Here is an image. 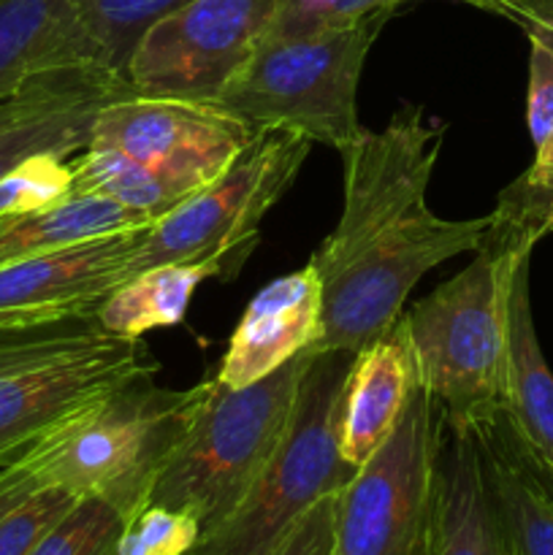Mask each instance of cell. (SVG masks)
<instances>
[{"label":"cell","mask_w":553,"mask_h":555,"mask_svg":"<svg viewBox=\"0 0 553 555\" xmlns=\"http://www.w3.org/2000/svg\"><path fill=\"white\" fill-rule=\"evenodd\" d=\"M152 225L146 217L95 195H68L43 209L0 215V269L90 238Z\"/></svg>","instance_id":"obj_21"},{"label":"cell","mask_w":553,"mask_h":555,"mask_svg":"<svg viewBox=\"0 0 553 555\" xmlns=\"http://www.w3.org/2000/svg\"><path fill=\"white\" fill-rule=\"evenodd\" d=\"M323 339V282L312 263L269 282L253 296L228 339L217 379L244 388L269 377Z\"/></svg>","instance_id":"obj_14"},{"label":"cell","mask_w":553,"mask_h":555,"mask_svg":"<svg viewBox=\"0 0 553 555\" xmlns=\"http://www.w3.org/2000/svg\"><path fill=\"white\" fill-rule=\"evenodd\" d=\"M437 406L415 385L394 434L336 493L334 555H412L432 524Z\"/></svg>","instance_id":"obj_9"},{"label":"cell","mask_w":553,"mask_h":555,"mask_svg":"<svg viewBox=\"0 0 553 555\" xmlns=\"http://www.w3.org/2000/svg\"><path fill=\"white\" fill-rule=\"evenodd\" d=\"M415 385V361L401 320L352 352L339 410V450L347 464L358 469L377 453L394 434Z\"/></svg>","instance_id":"obj_17"},{"label":"cell","mask_w":553,"mask_h":555,"mask_svg":"<svg viewBox=\"0 0 553 555\" xmlns=\"http://www.w3.org/2000/svg\"><path fill=\"white\" fill-rule=\"evenodd\" d=\"M461 3H470V5H477V9H486V11H493V14H502L504 3L507 0H461Z\"/></svg>","instance_id":"obj_34"},{"label":"cell","mask_w":553,"mask_h":555,"mask_svg":"<svg viewBox=\"0 0 553 555\" xmlns=\"http://www.w3.org/2000/svg\"><path fill=\"white\" fill-rule=\"evenodd\" d=\"M247 249L209 255L182 263H160L128 276L108 293L95 314L103 331L141 339L146 331L171 328L188 314L195 291L211 276H233L247 260Z\"/></svg>","instance_id":"obj_19"},{"label":"cell","mask_w":553,"mask_h":555,"mask_svg":"<svg viewBox=\"0 0 553 555\" xmlns=\"http://www.w3.org/2000/svg\"><path fill=\"white\" fill-rule=\"evenodd\" d=\"M103 52V63L125 76L141 36L188 0H70Z\"/></svg>","instance_id":"obj_23"},{"label":"cell","mask_w":553,"mask_h":555,"mask_svg":"<svg viewBox=\"0 0 553 555\" xmlns=\"http://www.w3.org/2000/svg\"><path fill=\"white\" fill-rule=\"evenodd\" d=\"M529 95H526V125L531 144L537 146L553 130V52L529 38Z\"/></svg>","instance_id":"obj_30"},{"label":"cell","mask_w":553,"mask_h":555,"mask_svg":"<svg viewBox=\"0 0 553 555\" xmlns=\"http://www.w3.org/2000/svg\"><path fill=\"white\" fill-rule=\"evenodd\" d=\"M309 146L312 141L296 130L258 128L247 150L220 177L152 222L144 247L133 260V274L150 266L236 249L253 253L260 220L296 182Z\"/></svg>","instance_id":"obj_8"},{"label":"cell","mask_w":553,"mask_h":555,"mask_svg":"<svg viewBox=\"0 0 553 555\" xmlns=\"http://www.w3.org/2000/svg\"><path fill=\"white\" fill-rule=\"evenodd\" d=\"M401 3L410 0H282L271 33H309L352 25L369 16H390Z\"/></svg>","instance_id":"obj_28"},{"label":"cell","mask_w":553,"mask_h":555,"mask_svg":"<svg viewBox=\"0 0 553 555\" xmlns=\"http://www.w3.org/2000/svg\"><path fill=\"white\" fill-rule=\"evenodd\" d=\"M201 540V526L182 509L146 504L123 524L117 555H190Z\"/></svg>","instance_id":"obj_25"},{"label":"cell","mask_w":553,"mask_h":555,"mask_svg":"<svg viewBox=\"0 0 553 555\" xmlns=\"http://www.w3.org/2000/svg\"><path fill=\"white\" fill-rule=\"evenodd\" d=\"M352 352L318 350L298 388L282 442L236 509L190 555H266L320 499L356 475L342 459L339 410Z\"/></svg>","instance_id":"obj_6"},{"label":"cell","mask_w":553,"mask_h":555,"mask_svg":"<svg viewBox=\"0 0 553 555\" xmlns=\"http://www.w3.org/2000/svg\"><path fill=\"white\" fill-rule=\"evenodd\" d=\"M531 249L499 231L491 217L475 260L401 312L417 385L439 415L475 421L502 406L510 280Z\"/></svg>","instance_id":"obj_3"},{"label":"cell","mask_w":553,"mask_h":555,"mask_svg":"<svg viewBox=\"0 0 553 555\" xmlns=\"http://www.w3.org/2000/svg\"><path fill=\"white\" fill-rule=\"evenodd\" d=\"M529 260L531 255H524L510 280L502 410L520 437L553 466V372L542 356L531 314Z\"/></svg>","instance_id":"obj_20"},{"label":"cell","mask_w":553,"mask_h":555,"mask_svg":"<svg viewBox=\"0 0 553 555\" xmlns=\"http://www.w3.org/2000/svg\"><path fill=\"white\" fill-rule=\"evenodd\" d=\"M280 9L282 0H188L141 36L125 79L136 95L217 103Z\"/></svg>","instance_id":"obj_10"},{"label":"cell","mask_w":553,"mask_h":555,"mask_svg":"<svg viewBox=\"0 0 553 555\" xmlns=\"http://www.w3.org/2000/svg\"><path fill=\"white\" fill-rule=\"evenodd\" d=\"M150 225L108 233L0 269V339L95 320L108 293L133 274Z\"/></svg>","instance_id":"obj_12"},{"label":"cell","mask_w":553,"mask_h":555,"mask_svg":"<svg viewBox=\"0 0 553 555\" xmlns=\"http://www.w3.org/2000/svg\"><path fill=\"white\" fill-rule=\"evenodd\" d=\"M204 383L168 390L152 374L133 379L54 423L0 466V515L41 491L101 499L123 520L150 504L163 464L182 442Z\"/></svg>","instance_id":"obj_2"},{"label":"cell","mask_w":553,"mask_h":555,"mask_svg":"<svg viewBox=\"0 0 553 555\" xmlns=\"http://www.w3.org/2000/svg\"><path fill=\"white\" fill-rule=\"evenodd\" d=\"M491 217L499 231L535 247L540 238L553 233V179L520 173L507 190H502Z\"/></svg>","instance_id":"obj_27"},{"label":"cell","mask_w":553,"mask_h":555,"mask_svg":"<svg viewBox=\"0 0 553 555\" xmlns=\"http://www.w3.org/2000/svg\"><path fill=\"white\" fill-rule=\"evenodd\" d=\"M314 352H301L244 388L209 379L182 442L152 486L150 504L193 515L201 537L215 531L242 504L282 442Z\"/></svg>","instance_id":"obj_4"},{"label":"cell","mask_w":553,"mask_h":555,"mask_svg":"<svg viewBox=\"0 0 553 555\" xmlns=\"http://www.w3.org/2000/svg\"><path fill=\"white\" fill-rule=\"evenodd\" d=\"M123 515L101 499H79L27 555H117Z\"/></svg>","instance_id":"obj_24"},{"label":"cell","mask_w":553,"mask_h":555,"mask_svg":"<svg viewBox=\"0 0 553 555\" xmlns=\"http://www.w3.org/2000/svg\"><path fill=\"white\" fill-rule=\"evenodd\" d=\"M526 173L531 177H540V179H553V130L545 141L535 150V163Z\"/></svg>","instance_id":"obj_33"},{"label":"cell","mask_w":553,"mask_h":555,"mask_svg":"<svg viewBox=\"0 0 553 555\" xmlns=\"http://www.w3.org/2000/svg\"><path fill=\"white\" fill-rule=\"evenodd\" d=\"M428 534L434 555H507L472 428L439 412Z\"/></svg>","instance_id":"obj_16"},{"label":"cell","mask_w":553,"mask_h":555,"mask_svg":"<svg viewBox=\"0 0 553 555\" xmlns=\"http://www.w3.org/2000/svg\"><path fill=\"white\" fill-rule=\"evenodd\" d=\"M74 195L70 163L57 155H36L0 179V215L43 209Z\"/></svg>","instance_id":"obj_26"},{"label":"cell","mask_w":553,"mask_h":555,"mask_svg":"<svg viewBox=\"0 0 553 555\" xmlns=\"http://www.w3.org/2000/svg\"><path fill=\"white\" fill-rule=\"evenodd\" d=\"M90 63H103V52L70 0H0V101L38 76Z\"/></svg>","instance_id":"obj_18"},{"label":"cell","mask_w":553,"mask_h":555,"mask_svg":"<svg viewBox=\"0 0 553 555\" xmlns=\"http://www.w3.org/2000/svg\"><path fill=\"white\" fill-rule=\"evenodd\" d=\"M20 98H22V92H16V95H11V98H5V101H0V119H5L11 112H14L16 106H20Z\"/></svg>","instance_id":"obj_35"},{"label":"cell","mask_w":553,"mask_h":555,"mask_svg":"<svg viewBox=\"0 0 553 555\" xmlns=\"http://www.w3.org/2000/svg\"><path fill=\"white\" fill-rule=\"evenodd\" d=\"M70 190L74 195H95L114 201L150 222L160 220L190 198L188 190L155 168L133 160L117 150L87 146L70 163Z\"/></svg>","instance_id":"obj_22"},{"label":"cell","mask_w":553,"mask_h":555,"mask_svg":"<svg viewBox=\"0 0 553 555\" xmlns=\"http://www.w3.org/2000/svg\"><path fill=\"white\" fill-rule=\"evenodd\" d=\"M551 469H553V466H551Z\"/></svg>","instance_id":"obj_37"},{"label":"cell","mask_w":553,"mask_h":555,"mask_svg":"<svg viewBox=\"0 0 553 555\" xmlns=\"http://www.w3.org/2000/svg\"><path fill=\"white\" fill-rule=\"evenodd\" d=\"M412 555H434V551H432V534H426V540L421 542V545L415 547V553Z\"/></svg>","instance_id":"obj_36"},{"label":"cell","mask_w":553,"mask_h":555,"mask_svg":"<svg viewBox=\"0 0 553 555\" xmlns=\"http://www.w3.org/2000/svg\"><path fill=\"white\" fill-rule=\"evenodd\" d=\"M255 133L258 128L220 103L133 92L98 112L87 146L123 152L193 195L220 177Z\"/></svg>","instance_id":"obj_11"},{"label":"cell","mask_w":553,"mask_h":555,"mask_svg":"<svg viewBox=\"0 0 553 555\" xmlns=\"http://www.w3.org/2000/svg\"><path fill=\"white\" fill-rule=\"evenodd\" d=\"M390 16L309 33H269L217 103L253 128L296 130L342 152L363 133L358 81Z\"/></svg>","instance_id":"obj_5"},{"label":"cell","mask_w":553,"mask_h":555,"mask_svg":"<svg viewBox=\"0 0 553 555\" xmlns=\"http://www.w3.org/2000/svg\"><path fill=\"white\" fill-rule=\"evenodd\" d=\"M499 16L524 27L526 38L545 43L553 52V0H507Z\"/></svg>","instance_id":"obj_32"},{"label":"cell","mask_w":553,"mask_h":555,"mask_svg":"<svg viewBox=\"0 0 553 555\" xmlns=\"http://www.w3.org/2000/svg\"><path fill=\"white\" fill-rule=\"evenodd\" d=\"M155 372L141 339L95 320L0 339V466L70 412Z\"/></svg>","instance_id":"obj_7"},{"label":"cell","mask_w":553,"mask_h":555,"mask_svg":"<svg viewBox=\"0 0 553 555\" xmlns=\"http://www.w3.org/2000/svg\"><path fill=\"white\" fill-rule=\"evenodd\" d=\"M125 95H133V87L103 63L38 76L22 90L20 106L0 119V179L36 155L85 152L98 112Z\"/></svg>","instance_id":"obj_13"},{"label":"cell","mask_w":553,"mask_h":555,"mask_svg":"<svg viewBox=\"0 0 553 555\" xmlns=\"http://www.w3.org/2000/svg\"><path fill=\"white\" fill-rule=\"evenodd\" d=\"M336 493L320 499L266 555H334Z\"/></svg>","instance_id":"obj_31"},{"label":"cell","mask_w":553,"mask_h":555,"mask_svg":"<svg viewBox=\"0 0 553 555\" xmlns=\"http://www.w3.org/2000/svg\"><path fill=\"white\" fill-rule=\"evenodd\" d=\"M76 496L65 491H41L0 515V555H27L30 547L65 518Z\"/></svg>","instance_id":"obj_29"},{"label":"cell","mask_w":553,"mask_h":555,"mask_svg":"<svg viewBox=\"0 0 553 555\" xmlns=\"http://www.w3.org/2000/svg\"><path fill=\"white\" fill-rule=\"evenodd\" d=\"M472 428L488 496L507 555H553V469L518 434L507 412H486Z\"/></svg>","instance_id":"obj_15"},{"label":"cell","mask_w":553,"mask_h":555,"mask_svg":"<svg viewBox=\"0 0 553 555\" xmlns=\"http://www.w3.org/2000/svg\"><path fill=\"white\" fill-rule=\"evenodd\" d=\"M442 139V122L404 103L383 130H363L339 152L342 215L309 260L323 282L320 350L358 352L383 336L423 274L486 238L491 215L445 220L428 206Z\"/></svg>","instance_id":"obj_1"}]
</instances>
